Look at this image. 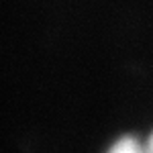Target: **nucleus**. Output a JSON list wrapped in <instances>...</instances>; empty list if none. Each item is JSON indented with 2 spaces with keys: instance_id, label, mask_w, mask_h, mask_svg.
Returning <instances> with one entry per match:
<instances>
[{
  "instance_id": "f257e3e1",
  "label": "nucleus",
  "mask_w": 153,
  "mask_h": 153,
  "mask_svg": "<svg viewBox=\"0 0 153 153\" xmlns=\"http://www.w3.org/2000/svg\"><path fill=\"white\" fill-rule=\"evenodd\" d=\"M108 153H147V149H143L135 139L125 137V139H120V141L114 143V145L110 147V151H108Z\"/></svg>"
},
{
  "instance_id": "f03ea898",
  "label": "nucleus",
  "mask_w": 153,
  "mask_h": 153,
  "mask_svg": "<svg viewBox=\"0 0 153 153\" xmlns=\"http://www.w3.org/2000/svg\"><path fill=\"white\" fill-rule=\"evenodd\" d=\"M147 153H153V137L149 139V145H147Z\"/></svg>"
}]
</instances>
